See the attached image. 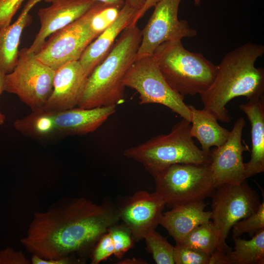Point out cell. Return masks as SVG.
Masks as SVG:
<instances>
[{
    "label": "cell",
    "instance_id": "6da1fadb",
    "mask_svg": "<svg viewBox=\"0 0 264 264\" xmlns=\"http://www.w3.org/2000/svg\"><path fill=\"white\" fill-rule=\"evenodd\" d=\"M118 209L84 198H64L35 213L21 243L32 255L57 260L91 253L100 238L120 220Z\"/></svg>",
    "mask_w": 264,
    "mask_h": 264
},
{
    "label": "cell",
    "instance_id": "7a4b0ae2",
    "mask_svg": "<svg viewBox=\"0 0 264 264\" xmlns=\"http://www.w3.org/2000/svg\"><path fill=\"white\" fill-rule=\"evenodd\" d=\"M264 46L248 42L226 53L218 65L211 86L199 95L203 109L218 120L228 123L231 118L226 106L234 98L247 100L264 96V69L255 66L264 55Z\"/></svg>",
    "mask_w": 264,
    "mask_h": 264
},
{
    "label": "cell",
    "instance_id": "3957f363",
    "mask_svg": "<svg viewBox=\"0 0 264 264\" xmlns=\"http://www.w3.org/2000/svg\"><path fill=\"white\" fill-rule=\"evenodd\" d=\"M141 38L136 24L122 31L107 57L88 77L78 107L117 106L124 102L123 80L136 59Z\"/></svg>",
    "mask_w": 264,
    "mask_h": 264
},
{
    "label": "cell",
    "instance_id": "277c9868",
    "mask_svg": "<svg viewBox=\"0 0 264 264\" xmlns=\"http://www.w3.org/2000/svg\"><path fill=\"white\" fill-rule=\"evenodd\" d=\"M190 122L182 118L167 134L154 136L124 151V156L141 164L154 177L174 164L208 165L210 153L195 144L190 133Z\"/></svg>",
    "mask_w": 264,
    "mask_h": 264
},
{
    "label": "cell",
    "instance_id": "5b68a950",
    "mask_svg": "<svg viewBox=\"0 0 264 264\" xmlns=\"http://www.w3.org/2000/svg\"><path fill=\"white\" fill-rule=\"evenodd\" d=\"M152 56L168 85L184 96L199 94L206 90L218 70V66L202 54L187 50L181 41L162 43Z\"/></svg>",
    "mask_w": 264,
    "mask_h": 264
},
{
    "label": "cell",
    "instance_id": "8992f818",
    "mask_svg": "<svg viewBox=\"0 0 264 264\" xmlns=\"http://www.w3.org/2000/svg\"><path fill=\"white\" fill-rule=\"evenodd\" d=\"M154 177L155 192L169 208L204 200L216 188L209 164H174Z\"/></svg>",
    "mask_w": 264,
    "mask_h": 264
},
{
    "label": "cell",
    "instance_id": "52a82bcc",
    "mask_svg": "<svg viewBox=\"0 0 264 264\" xmlns=\"http://www.w3.org/2000/svg\"><path fill=\"white\" fill-rule=\"evenodd\" d=\"M123 83L125 87L138 92L141 105L160 104L182 118L191 121V111L184 102V96L168 85L152 55L135 59L125 74Z\"/></svg>",
    "mask_w": 264,
    "mask_h": 264
},
{
    "label": "cell",
    "instance_id": "ba28073f",
    "mask_svg": "<svg viewBox=\"0 0 264 264\" xmlns=\"http://www.w3.org/2000/svg\"><path fill=\"white\" fill-rule=\"evenodd\" d=\"M55 71L24 47L13 70L5 75L4 91L17 95L32 110L42 109L52 91Z\"/></svg>",
    "mask_w": 264,
    "mask_h": 264
},
{
    "label": "cell",
    "instance_id": "9c48e42d",
    "mask_svg": "<svg viewBox=\"0 0 264 264\" xmlns=\"http://www.w3.org/2000/svg\"><path fill=\"white\" fill-rule=\"evenodd\" d=\"M211 218L220 239L219 250L228 252L232 249L226 239L233 226L258 208V193L248 185L246 179L239 184L218 185L212 196Z\"/></svg>",
    "mask_w": 264,
    "mask_h": 264
},
{
    "label": "cell",
    "instance_id": "30bf717a",
    "mask_svg": "<svg viewBox=\"0 0 264 264\" xmlns=\"http://www.w3.org/2000/svg\"><path fill=\"white\" fill-rule=\"evenodd\" d=\"M93 5L82 17L50 35L36 58L55 71L68 62L78 61L97 37L90 27Z\"/></svg>",
    "mask_w": 264,
    "mask_h": 264
},
{
    "label": "cell",
    "instance_id": "8fae6325",
    "mask_svg": "<svg viewBox=\"0 0 264 264\" xmlns=\"http://www.w3.org/2000/svg\"><path fill=\"white\" fill-rule=\"evenodd\" d=\"M181 0H160L144 28L136 59L151 55L161 44L181 41L197 36L196 29L190 27L185 20H179L178 11Z\"/></svg>",
    "mask_w": 264,
    "mask_h": 264
},
{
    "label": "cell",
    "instance_id": "7c38bea8",
    "mask_svg": "<svg viewBox=\"0 0 264 264\" xmlns=\"http://www.w3.org/2000/svg\"><path fill=\"white\" fill-rule=\"evenodd\" d=\"M245 124L243 118H239L226 141L210 151L209 166L216 187L224 184H239L247 179L242 154L250 150L242 139Z\"/></svg>",
    "mask_w": 264,
    "mask_h": 264
},
{
    "label": "cell",
    "instance_id": "4fadbf2b",
    "mask_svg": "<svg viewBox=\"0 0 264 264\" xmlns=\"http://www.w3.org/2000/svg\"><path fill=\"white\" fill-rule=\"evenodd\" d=\"M165 206L155 192L139 191L128 197L118 211L120 219L130 230L132 239L139 241L159 225Z\"/></svg>",
    "mask_w": 264,
    "mask_h": 264
},
{
    "label": "cell",
    "instance_id": "5bb4252c",
    "mask_svg": "<svg viewBox=\"0 0 264 264\" xmlns=\"http://www.w3.org/2000/svg\"><path fill=\"white\" fill-rule=\"evenodd\" d=\"M94 0H52L51 4L39 9L41 26L29 51L37 54L52 34L84 15L92 6Z\"/></svg>",
    "mask_w": 264,
    "mask_h": 264
},
{
    "label": "cell",
    "instance_id": "9a60e30c",
    "mask_svg": "<svg viewBox=\"0 0 264 264\" xmlns=\"http://www.w3.org/2000/svg\"><path fill=\"white\" fill-rule=\"evenodd\" d=\"M87 78L79 61L60 67L55 71L52 91L43 109L56 112L78 107Z\"/></svg>",
    "mask_w": 264,
    "mask_h": 264
},
{
    "label": "cell",
    "instance_id": "2e32d148",
    "mask_svg": "<svg viewBox=\"0 0 264 264\" xmlns=\"http://www.w3.org/2000/svg\"><path fill=\"white\" fill-rule=\"evenodd\" d=\"M138 12L125 3L115 21L87 47L78 61L87 77L107 57L122 31L132 25Z\"/></svg>",
    "mask_w": 264,
    "mask_h": 264
},
{
    "label": "cell",
    "instance_id": "e0dca14e",
    "mask_svg": "<svg viewBox=\"0 0 264 264\" xmlns=\"http://www.w3.org/2000/svg\"><path fill=\"white\" fill-rule=\"evenodd\" d=\"M116 106L90 109L75 107L56 112L55 121L58 132L67 135H84L100 127L115 111Z\"/></svg>",
    "mask_w": 264,
    "mask_h": 264
},
{
    "label": "cell",
    "instance_id": "ac0fdd59",
    "mask_svg": "<svg viewBox=\"0 0 264 264\" xmlns=\"http://www.w3.org/2000/svg\"><path fill=\"white\" fill-rule=\"evenodd\" d=\"M204 200L176 206L163 213L159 224L174 238L176 244L198 225L211 220Z\"/></svg>",
    "mask_w": 264,
    "mask_h": 264
},
{
    "label": "cell",
    "instance_id": "d6986e66",
    "mask_svg": "<svg viewBox=\"0 0 264 264\" xmlns=\"http://www.w3.org/2000/svg\"><path fill=\"white\" fill-rule=\"evenodd\" d=\"M239 107L251 125V158L244 164L247 179L264 172V96L249 99Z\"/></svg>",
    "mask_w": 264,
    "mask_h": 264
},
{
    "label": "cell",
    "instance_id": "ffe728a7",
    "mask_svg": "<svg viewBox=\"0 0 264 264\" xmlns=\"http://www.w3.org/2000/svg\"><path fill=\"white\" fill-rule=\"evenodd\" d=\"M191 113L190 133L201 145V149L209 153L212 147H218L227 140L230 132L221 127L217 118L203 109L188 105Z\"/></svg>",
    "mask_w": 264,
    "mask_h": 264
},
{
    "label": "cell",
    "instance_id": "44dd1931",
    "mask_svg": "<svg viewBox=\"0 0 264 264\" xmlns=\"http://www.w3.org/2000/svg\"><path fill=\"white\" fill-rule=\"evenodd\" d=\"M29 11L24 8L13 24L0 28V68L5 74L11 72L17 63L22 32L32 21Z\"/></svg>",
    "mask_w": 264,
    "mask_h": 264
},
{
    "label": "cell",
    "instance_id": "7402d4cb",
    "mask_svg": "<svg viewBox=\"0 0 264 264\" xmlns=\"http://www.w3.org/2000/svg\"><path fill=\"white\" fill-rule=\"evenodd\" d=\"M55 112L40 109L14 123L15 129L21 133L36 138L48 136L57 132L55 121Z\"/></svg>",
    "mask_w": 264,
    "mask_h": 264
},
{
    "label": "cell",
    "instance_id": "603a6c76",
    "mask_svg": "<svg viewBox=\"0 0 264 264\" xmlns=\"http://www.w3.org/2000/svg\"><path fill=\"white\" fill-rule=\"evenodd\" d=\"M234 241V250L227 253L232 264H264V228L249 240L237 237Z\"/></svg>",
    "mask_w": 264,
    "mask_h": 264
},
{
    "label": "cell",
    "instance_id": "cb8c5ba5",
    "mask_svg": "<svg viewBox=\"0 0 264 264\" xmlns=\"http://www.w3.org/2000/svg\"><path fill=\"white\" fill-rule=\"evenodd\" d=\"M177 244L190 247L210 256L219 249L220 239L212 221L210 220L197 226Z\"/></svg>",
    "mask_w": 264,
    "mask_h": 264
},
{
    "label": "cell",
    "instance_id": "d4e9b609",
    "mask_svg": "<svg viewBox=\"0 0 264 264\" xmlns=\"http://www.w3.org/2000/svg\"><path fill=\"white\" fill-rule=\"evenodd\" d=\"M147 251L157 264H174V246L155 229L147 232L144 237Z\"/></svg>",
    "mask_w": 264,
    "mask_h": 264
},
{
    "label": "cell",
    "instance_id": "484cf974",
    "mask_svg": "<svg viewBox=\"0 0 264 264\" xmlns=\"http://www.w3.org/2000/svg\"><path fill=\"white\" fill-rule=\"evenodd\" d=\"M121 9L114 5L95 1L90 21L92 32L99 36L115 21Z\"/></svg>",
    "mask_w": 264,
    "mask_h": 264
},
{
    "label": "cell",
    "instance_id": "4316f807",
    "mask_svg": "<svg viewBox=\"0 0 264 264\" xmlns=\"http://www.w3.org/2000/svg\"><path fill=\"white\" fill-rule=\"evenodd\" d=\"M264 228V201L261 202L258 209L250 216L237 221L232 228L233 239L244 233L252 237L258 231Z\"/></svg>",
    "mask_w": 264,
    "mask_h": 264
},
{
    "label": "cell",
    "instance_id": "83f0119b",
    "mask_svg": "<svg viewBox=\"0 0 264 264\" xmlns=\"http://www.w3.org/2000/svg\"><path fill=\"white\" fill-rule=\"evenodd\" d=\"M108 232L113 244V255L117 258L121 259L132 246L133 239L130 230L125 224H115L110 228Z\"/></svg>",
    "mask_w": 264,
    "mask_h": 264
},
{
    "label": "cell",
    "instance_id": "f1b7e54d",
    "mask_svg": "<svg viewBox=\"0 0 264 264\" xmlns=\"http://www.w3.org/2000/svg\"><path fill=\"white\" fill-rule=\"evenodd\" d=\"M174 260L176 264H209L210 256L190 247L176 244Z\"/></svg>",
    "mask_w": 264,
    "mask_h": 264
},
{
    "label": "cell",
    "instance_id": "f546056e",
    "mask_svg": "<svg viewBox=\"0 0 264 264\" xmlns=\"http://www.w3.org/2000/svg\"><path fill=\"white\" fill-rule=\"evenodd\" d=\"M114 254V246L108 232L100 238L91 253V263L98 264Z\"/></svg>",
    "mask_w": 264,
    "mask_h": 264
},
{
    "label": "cell",
    "instance_id": "4dcf8cb0",
    "mask_svg": "<svg viewBox=\"0 0 264 264\" xmlns=\"http://www.w3.org/2000/svg\"><path fill=\"white\" fill-rule=\"evenodd\" d=\"M24 0H0V27L10 24L12 18Z\"/></svg>",
    "mask_w": 264,
    "mask_h": 264
},
{
    "label": "cell",
    "instance_id": "1f68e13d",
    "mask_svg": "<svg viewBox=\"0 0 264 264\" xmlns=\"http://www.w3.org/2000/svg\"><path fill=\"white\" fill-rule=\"evenodd\" d=\"M31 261L24 254L11 247L0 250V264H29Z\"/></svg>",
    "mask_w": 264,
    "mask_h": 264
},
{
    "label": "cell",
    "instance_id": "d6a6232c",
    "mask_svg": "<svg viewBox=\"0 0 264 264\" xmlns=\"http://www.w3.org/2000/svg\"><path fill=\"white\" fill-rule=\"evenodd\" d=\"M32 264H77L81 261L69 255L57 260H44L39 257L32 255L31 259Z\"/></svg>",
    "mask_w": 264,
    "mask_h": 264
},
{
    "label": "cell",
    "instance_id": "836d02e7",
    "mask_svg": "<svg viewBox=\"0 0 264 264\" xmlns=\"http://www.w3.org/2000/svg\"><path fill=\"white\" fill-rule=\"evenodd\" d=\"M227 253L216 249L210 256L209 264H232Z\"/></svg>",
    "mask_w": 264,
    "mask_h": 264
},
{
    "label": "cell",
    "instance_id": "e575fe53",
    "mask_svg": "<svg viewBox=\"0 0 264 264\" xmlns=\"http://www.w3.org/2000/svg\"><path fill=\"white\" fill-rule=\"evenodd\" d=\"M159 0H146L144 6L142 9L138 12L131 25H136L138 21L145 15L146 12L151 8L154 7Z\"/></svg>",
    "mask_w": 264,
    "mask_h": 264
},
{
    "label": "cell",
    "instance_id": "d590c367",
    "mask_svg": "<svg viewBox=\"0 0 264 264\" xmlns=\"http://www.w3.org/2000/svg\"><path fill=\"white\" fill-rule=\"evenodd\" d=\"M5 75L0 68V97L2 92L4 91ZM5 118V115L1 112L0 110V126L4 124Z\"/></svg>",
    "mask_w": 264,
    "mask_h": 264
},
{
    "label": "cell",
    "instance_id": "8d00e7d4",
    "mask_svg": "<svg viewBox=\"0 0 264 264\" xmlns=\"http://www.w3.org/2000/svg\"><path fill=\"white\" fill-rule=\"evenodd\" d=\"M146 0H125V3L135 9L140 11L144 6Z\"/></svg>",
    "mask_w": 264,
    "mask_h": 264
},
{
    "label": "cell",
    "instance_id": "74e56055",
    "mask_svg": "<svg viewBox=\"0 0 264 264\" xmlns=\"http://www.w3.org/2000/svg\"><path fill=\"white\" fill-rule=\"evenodd\" d=\"M46 2H50L52 0H44ZM107 4H112L122 8L125 3V0H94Z\"/></svg>",
    "mask_w": 264,
    "mask_h": 264
},
{
    "label": "cell",
    "instance_id": "f35d334b",
    "mask_svg": "<svg viewBox=\"0 0 264 264\" xmlns=\"http://www.w3.org/2000/svg\"><path fill=\"white\" fill-rule=\"evenodd\" d=\"M119 264H147L146 261L141 259L128 258L124 259L119 262Z\"/></svg>",
    "mask_w": 264,
    "mask_h": 264
},
{
    "label": "cell",
    "instance_id": "ab89813d",
    "mask_svg": "<svg viewBox=\"0 0 264 264\" xmlns=\"http://www.w3.org/2000/svg\"><path fill=\"white\" fill-rule=\"evenodd\" d=\"M194 1L195 5L196 6H199L200 5V3H201L200 0H194Z\"/></svg>",
    "mask_w": 264,
    "mask_h": 264
}]
</instances>
